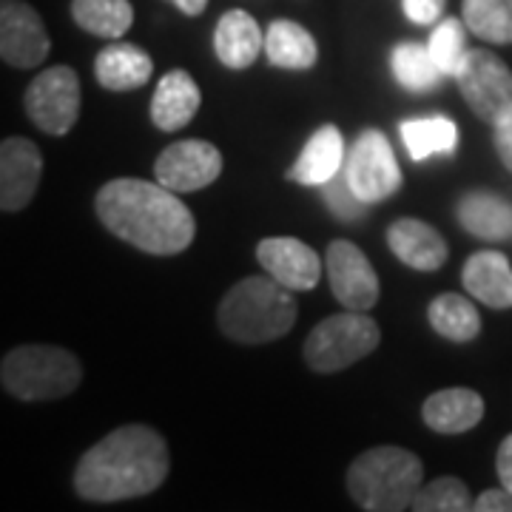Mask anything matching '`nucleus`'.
<instances>
[{"label":"nucleus","instance_id":"f257e3e1","mask_svg":"<svg viewBox=\"0 0 512 512\" xmlns=\"http://www.w3.org/2000/svg\"><path fill=\"white\" fill-rule=\"evenodd\" d=\"M94 211L103 228L151 256H177L194 242L197 222L177 191L163 183L120 177L94 197Z\"/></svg>","mask_w":512,"mask_h":512},{"label":"nucleus","instance_id":"f03ea898","mask_svg":"<svg viewBox=\"0 0 512 512\" xmlns=\"http://www.w3.org/2000/svg\"><path fill=\"white\" fill-rule=\"evenodd\" d=\"M171 470L165 439L148 424H126L89 447L74 470V490L94 504L154 493Z\"/></svg>","mask_w":512,"mask_h":512},{"label":"nucleus","instance_id":"7ed1b4c3","mask_svg":"<svg viewBox=\"0 0 512 512\" xmlns=\"http://www.w3.org/2000/svg\"><path fill=\"white\" fill-rule=\"evenodd\" d=\"M296 299L274 276H245L222 296L217 325L239 345H268L296 325Z\"/></svg>","mask_w":512,"mask_h":512},{"label":"nucleus","instance_id":"20e7f679","mask_svg":"<svg viewBox=\"0 0 512 512\" xmlns=\"http://www.w3.org/2000/svg\"><path fill=\"white\" fill-rule=\"evenodd\" d=\"M424 487V464L404 447H373L348 467V493L359 510L404 512Z\"/></svg>","mask_w":512,"mask_h":512},{"label":"nucleus","instance_id":"39448f33","mask_svg":"<svg viewBox=\"0 0 512 512\" xmlns=\"http://www.w3.org/2000/svg\"><path fill=\"white\" fill-rule=\"evenodd\" d=\"M83 379L80 359L55 345H20L3 356L0 382L20 402H55L74 393Z\"/></svg>","mask_w":512,"mask_h":512},{"label":"nucleus","instance_id":"423d86ee","mask_svg":"<svg viewBox=\"0 0 512 512\" xmlns=\"http://www.w3.org/2000/svg\"><path fill=\"white\" fill-rule=\"evenodd\" d=\"M382 342L376 319L365 311H345L322 319L305 339V362L313 373H339L370 356Z\"/></svg>","mask_w":512,"mask_h":512},{"label":"nucleus","instance_id":"0eeeda50","mask_svg":"<svg viewBox=\"0 0 512 512\" xmlns=\"http://www.w3.org/2000/svg\"><path fill=\"white\" fill-rule=\"evenodd\" d=\"M456 80L478 120L490 126L512 120V69L490 49H470Z\"/></svg>","mask_w":512,"mask_h":512},{"label":"nucleus","instance_id":"6e6552de","mask_svg":"<svg viewBox=\"0 0 512 512\" xmlns=\"http://www.w3.org/2000/svg\"><path fill=\"white\" fill-rule=\"evenodd\" d=\"M345 174L350 188L367 205L393 197L402 188V168L396 163V154L390 140L376 128H365L345 157Z\"/></svg>","mask_w":512,"mask_h":512},{"label":"nucleus","instance_id":"1a4fd4ad","mask_svg":"<svg viewBox=\"0 0 512 512\" xmlns=\"http://www.w3.org/2000/svg\"><path fill=\"white\" fill-rule=\"evenodd\" d=\"M26 114L40 131L63 137L80 117V80L72 66L40 72L26 89Z\"/></svg>","mask_w":512,"mask_h":512},{"label":"nucleus","instance_id":"9d476101","mask_svg":"<svg viewBox=\"0 0 512 512\" xmlns=\"http://www.w3.org/2000/svg\"><path fill=\"white\" fill-rule=\"evenodd\" d=\"M325 268H328L330 291L345 311L367 313L370 308H376L382 285L359 245H353L348 239H333L328 245Z\"/></svg>","mask_w":512,"mask_h":512},{"label":"nucleus","instance_id":"9b49d317","mask_svg":"<svg viewBox=\"0 0 512 512\" xmlns=\"http://www.w3.org/2000/svg\"><path fill=\"white\" fill-rule=\"evenodd\" d=\"M52 49L49 32L23 0L0 3V57L12 69H37Z\"/></svg>","mask_w":512,"mask_h":512},{"label":"nucleus","instance_id":"f8f14e48","mask_svg":"<svg viewBox=\"0 0 512 512\" xmlns=\"http://www.w3.org/2000/svg\"><path fill=\"white\" fill-rule=\"evenodd\" d=\"M222 174L220 148L205 140L171 143L154 163V177L177 194H191L211 185Z\"/></svg>","mask_w":512,"mask_h":512},{"label":"nucleus","instance_id":"ddd939ff","mask_svg":"<svg viewBox=\"0 0 512 512\" xmlns=\"http://www.w3.org/2000/svg\"><path fill=\"white\" fill-rule=\"evenodd\" d=\"M40 174V148L26 137H6L0 143V208L6 214L23 211L35 197Z\"/></svg>","mask_w":512,"mask_h":512},{"label":"nucleus","instance_id":"4468645a","mask_svg":"<svg viewBox=\"0 0 512 512\" xmlns=\"http://www.w3.org/2000/svg\"><path fill=\"white\" fill-rule=\"evenodd\" d=\"M259 265L282 282L291 291H311L322 279V259L305 245L302 239L293 237H268L256 245Z\"/></svg>","mask_w":512,"mask_h":512},{"label":"nucleus","instance_id":"2eb2a0df","mask_svg":"<svg viewBox=\"0 0 512 512\" xmlns=\"http://www.w3.org/2000/svg\"><path fill=\"white\" fill-rule=\"evenodd\" d=\"M387 245L407 268L424 271V274L439 271L447 262V254H450L439 231L427 222L413 220V217L396 220L387 228Z\"/></svg>","mask_w":512,"mask_h":512},{"label":"nucleus","instance_id":"dca6fc26","mask_svg":"<svg viewBox=\"0 0 512 512\" xmlns=\"http://www.w3.org/2000/svg\"><path fill=\"white\" fill-rule=\"evenodd\" d=\"M345 137L336 126H322L308 137L302 154L288 171V180L299 185H322L333 180L345 168Z\"/></svg>","mask_w":512,"mask_h":512},{"label":"nucleus","instance_id":"f3484780","mask_svg":"<svg viewBox=\"0 0 512 512\" xmlns=\"http://www.w3.org/2000/svg\"><path fill=\"white\" fill-rule=\"evenodd\" d=\"M421 419L439 436H458L484 419V399L470 387H447L424 402Z\"/></svg>","mask_w":512,"mask_h":512},{"label":"nucleus","instance_id":"a211bd4d","mask_svg":"<svg viewBox=\"0 0 512 512\" xmlns=\"http://www.w3.org/2000/svg\"><path fill=\"white\" fill-rule=\"evenodd\" d=\"M461 282L467 293L484 302L487 308L507 311L512 308V265L510 259L498 251H478L461 271Z\"/></svg>","mask_w":512,"mask_h":512},{"label":"nucleus","instance_id":"6ab92c4d","mask_svg":"<svg viewBox=\"0 0 512 512\" xmlns=\"http://www.w3.org/2000/svg\"><path fill=\"white\" fill-rule=\"evenodd\" d=\"M200 103L202 94L194 77L183 69H171L151 97V123L160 131H180L194 120Z\"/></svg>","mask_w":512,"mask_h":512},{"label":"nucleus","instance_id":"aec40b11","mask_svg":"<svg viewBox=\"0 0 512 512\" xmlns=\"http://www.w3.org/2000/svg\"><path fill=\"white\" fill-rule=\"evenodd\" d=\"M154 74V60L134 43H111L94 57V77L106 92H134Z\"/></svg>","mask_w":512,"mask_h":512},{"label":"nucleus","instance_id":"412c9836","mask_svg":"<svg viewBox=\"0 0 512 512\" xmlns=\"http://www.w3.org/2000/svg\"><path fill=\"white\" fill-rule=\"evenodd\" d=\"M262 49H265L262 29L248 12L231 9L222 15L220 23H217V32H214V52H217L225 69H237V72L248 69Z\"/></svg>","mask_w":512,"mask_h":512},{"label":"nucleus","instance_id":"4be33fe9","mask_svg":"<svg viewBox=\"0 0 512 512\" xmlns=\"http://www.w3.org/2000/svg\"><path fill=\"white\" fill-rule=\"evenodd\" d=\"M456 217L467 234L487 242L512 239V202L493 191H470L458 200Z\"/></svg>","mask_w":512,"mask_h":512},{"label":"nucleus","instance_id":"5701e85b","mask_svg":"<svg viewBox=\"0 0 512 512\" xmlns=\"http://www.w3.org/2000/svg\"><path fill=\"white\" fill-rule=\"evenodd\" d=\"M265 57L276 69L305 72L316 63L319 49L305 26H299L293 20H274L265 32Z\"/></svg>","mask_w":512,"mask_h":512},{"label":"nucleus","instance_id":"b1692460","mask_svg":"<svg viewBox=\"0 0 512 512\" xmlns=\"http://www.w3.org/2000/svg\"><path fill=\"white\" fill-rule=\"evenodd\" d=\"M427 319L441 339L456 345L473 342L481 333V316L476 305L461 293H439L427 308Z\"/></svg>","mask_w":512,"mask_h":512},{"label":"nucleus","instance_id":"393cba45","mask_svg":"<svg viewBox=\"0 0 512 512\" xmlns=\"http://www.w3.org/2000/svg\"><path fill=\"white\" fill-rule=\"evenodd\" d=\"M402 140L410 160L424 163L436 154H453L458 146V128L450 117H416V120H404L402 126Z\"/></svg>","mask_w":512,"mask_h":512},{"label":"nucleus","instance_id":"a878e982","mask_svg":"<svg viewBox=\"0 0 512 512\" xmlns=\"http://www.w3.org/2000/svg\"><path fill=\"white\" fill-rule=\"evenodd\" d=\"M74 23L94 37L120 40L134 23L128 0H72Z\"/></svg>","mask_w":512,"mask_h":512},{"label":"nucleus","instance_id":"bb28decb","mask_svg":"<svg viewBox=\"0 0 512 512\" xmlns=\"http://www.w3.org/2000/svg\"><path fill=\"white\" fill-rule=\"evenodd\" d=\"M390 66H393L396 83L416 94L433 92L444 77L439 63L430 55V46H421V43H399L393 49Z\"/></svg>","mask_w":512,"mask_h":512},{"label":"nucleus","instance_id":"cd10ccee","mask_svg":"<svg viewBox=\"0 0 512 512\" xmlns=\"http://www.w3.org/2000/svg\"><path fill=\"white\" fill-rule=\"evenodd\" d=\"M461 15L467 29L487 43H512V0H464Z\"/></svg>","mask_w":512,"mask_h":512},{"label":"nucleus","instance_id":"c85d7f7f","mask_svg":"<svg viewBox=\"0 0 512 512\" xmlns=\"http://www.w3.org/2000/svg\"><path fill=\"white\" fill-rule=\"evenodd\" d=\"M464 20L458 18H444L439 20V26L433 29L430 35V55L439 63V69L444 77H456L464 66V60L470 55L467 49V35H464Z\"/></svg>","mask_w":512,"mask_h":512},{"label":"nucleus","instance_id":"c756f323","mask_svg":"<svg viewBox=\"0 0 512 512\" xmlns=\"http://www.w3.org/2000/svg\"><path fill=\"white\" fill-rule=\"evenodd\" d=\"M416 512H467L473 510V498L467 484L456 476H441L424 484L413 501Z\"/></svg>","mask_w":512,"mask_h":512},{"label":"nucleus","instance_id":"7c9ffc66","mask_svg":"<svg viewBox=\"0 0 512 512\" xmlns=\"http://www.w3.org/2000/svg\"><path fill=\"white\" fill-rule=\"evenodd\" d=\"M322 194H325V202H328L330 211L345 222L362 220L367 214V208H370V205H367L365 200H359L356 191L350 188L345 168H342L333 180H328V183L322 185Z\"/></svg>","mask_w":512,"mask_h":512},{"label":"nucleus","instance_id":"2f4dec72","mask_svg":"<svg viewBox=\"0 0 512 512\" xmlns=\"http://www.w3.org/2000/svg\"><path fill=\"white\" fill-rule=\"evenodd\" d=\"M444 6H447V0H402L404 18L416 26L439 23L441 15H444Z\"/></svg>","mask_w":512,"mask_h":512},{"label":"nucleus","instance_id":"473e14b6","mask_svg":"<svg viewBox=\"0 0 512 512\" xmlns=\"http://www.w3.org/2000/svg\"><path fill=\"white\" fill-rule=\"evenodd\" d=\"M473 510L476 512H512V493L507 487L501 490H484L473 501Z\"/></svg>","mask_w":512,"mask_h":512},{"label":"nucleus","instance_id":"72a5a7b5","mask_svg":"<svg viewBox=\"0 0 512 512\" xmlns=\"http://www.w3.org/2000/svg\"><path fill=\"white\" fill-rule=\"evenodd\" d=\"M493 146L504 168L512 174V120L501 123V126H493Z\"/></svg>","mask_w":512,"mask_h":512},{"label":"nucleus","instance_id":"f704fd0d","mask_svg":"<svg viewBox=\"0 0 512 512\" xmlns=\"http://www.w3.org/2000/svg\"><path fill=\"white\" fill-rule=\"evenodd\" d=\"M495 470H498V478H501V487H507L512 493V433L501 441V447H498Z\"/></svg>","mask_w":512,"mask_h":512},{"label":"nucleus","instance_id":"c9c22d12","mask_svg":"<svg viewBox=\"0 0 512 512\" xmlns=\"http://www.w3.org/2000/svg\"><path fill=\"white\" fill-rule=\"evenodd\" d=\"M183 15H191V18H197L205 12V6H208V0H171Z\"/></svg>","mask_w":512,"mask_h":512}]
</instances>
